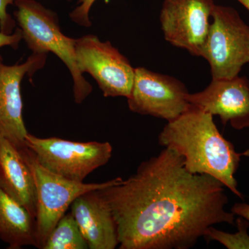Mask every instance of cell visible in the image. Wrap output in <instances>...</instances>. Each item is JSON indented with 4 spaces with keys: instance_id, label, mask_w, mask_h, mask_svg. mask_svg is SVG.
Returning a JSON list of instances; mask_svg holds the SVG:
<instances>
[{
    "instance_id": "1",
    "label": "cell",
    "mask_w": 249,
    "mask_h": 249,
    "mask_svg": "<svg viewBox=\"0 0 249 249\" xmlns=\"http://www.w3.org/2000/svg\"><path fill=\"white\" fill-rule=\"evenodd\" d=\"M224 185L190 173L172 149L142 162L127 179L99 190L117 224L120 249H188L214 224H235Z\"/></svg>"
},
{
    "instance_id": "2",
    "label": "cell",
    "mask_w": 249,
    "mask_h": 249,
    "mask_svg": "<svg viewBox=\"0 0 249 249\" xmlns=\"http://www.w3.org/2000/svg\"><path fill=\"white\" fill-rule=\"evenodd\" d=\"M213 117L191 105L182 114L165 124L159 142L182 156L185 168L190 173L213 177L242 199L234 175L241 157H249V150L236 152L232 143L219 132Z\"/></svg>"
},
{
    "instance_id": "3",
    "label": "cell",
    "mask_w": 249,
    "mask_h": 249,
    "mask_svg": "<svg viewBox=\"0 0 249 249\" xmlns=\"http://www.w3.org/2000/svg\"><path fill=\"white\" fill-rule=\"evenodd\" d=\"M15 5L16 22L22 31V40L33 53L49 52L56 55L70 70L73 81L76 103H81L92 91L77 65L76 39L64 35L58 16L35 0H18Z\"/></svg>"
},
{
    "instance_id": "4",
    "label": "cell",
    "mask_w": 249,
    "mask_h": 249,
    "mask_svg": "<svg viewBox=\"0 0 249 249\" xmlns=\"http://www.w3.org/2000/svg\"><path fill=\"white\" fill-rule=\"evenodd\" d=\"M19 151L30 168L35 183L37 199L36 236L38 249H43L51 232L76 198L87 192L103 189L114 184L121 178L101 183L72 181L41 165L29 147H23Z\"/></svg>"
},
{
    "instance_id": "5",
    "label": "cell",
    "mask_w": 249,
    "mask_h": 249,
    "mask_svg": "<svg viewBox=\"0 0 249 249\" xmlns=\"http://www.w3.org/2000/svg\"><path fill=\"white\" fill-rule=\"evenodd\" d=\"M212 18L201 57L209 62L213 79L235 78L249 63V26L230 6L215 5Z\"/></svg>"
},
{
    "instance_id": "6",
    "label": "cell",
    "mask_w": 249,
    "mask_h": 249,
    "mask_svg": "<svg viewBox=\"0 0 249 249\" xmlns=\"http://www.w3.org/2000/svg\"><path fill=\"white\" fill-rule=\"evenodd\" d=\"M25 143L41 165L52 173L78 182H83L93 170L106 165L112 155V146L109 142L39 138L28 133Z\"/></svg>"
},
{
    "instance_id": "7",
    "label": "cell",
    "mask_w": 249,
    "mask_h": 249,
    "mask_svg": "<svg viewBox=\"0 0 249 249\" xmlns=\"http://www.w3.org/2000/svg\"><path fill=\"white\" fill-rule=\"evenodd\" d=\"M75 50L80 72L94 78L105 97L130 96L135 69L111 42L87 35L76 39Z\"/></svg>"
},
{
    "instance_id": "8",
    "label": "cell",
    "mask_w": 249,
    "mask_h": 249,
    "mask_svg": "<svg viewBox=\"0 0 249 249\" xmlns=\"http://www.w3.org/2000/svg\"><path fill=\"white\" fill-rule=\"evenodd\" d=\"M188 93L184 84L177 78L137 67L127 103L133 112L169 122L191 106L187 100Z\"/></svg>"
},
{
    "instance_id": "9",
    "label": "cell",
    "mask_w": 249,
    "mask_h": 249,
    "mask_svg": "<svg viewBox=\"0 0 249 249\" xmlns=\"http://www.w3.org/2000/svg\"><path fill=\"white\" fill-rule=\"evenodd\" d=\"M215 5L213 0H164L160 20L165 40L201 57Z\"/></svg>"
},
{
    "instance_id": "10",
    "label": "cell",
    "mask_w": 249,
    "mask_h": 249,
    "mask_svg": "<svg viewBox=\"0 0 249 249\" xmlns=\"http://www.w3.org/2000/svg\"><path fill=\"white\" fill-rule=\"evenodd\" d=\"M47 53H33L21 65H5L0 55V136L18 150L26 146L27 132L23 120L21 83L45 66Z\"/></svg>"
},
{
    "instance_id": "11",
    "label": "cell",
    "mask_w": 249,
    "mask_h": 249,
    "mask_svg": "<svg viewBox=\"0 0 249 249\" xmlns=\"http://www.w3.org/2000/svg\"><path fill=\"white\" fill-rule=\"evenodd\" d=\"M188 103L211 115L223 124L230 123L237 130L249 127V80L246 77L213 79L203 91L188 93Z\"/></svg>"
},
{
    "instance_id": "12",
    "label": "cell",
    "mask_w": 249,
    "mask_h": 249,
    "mask_svg": "<svg viewBox=\"0 0 249 249\" xmlns=\"http://www.w3.org/2000/svg\"><path fill=\"white\" fill-rule=\"evenodd\" d=\"M71 211L89 249H114L119 245L114 214L99 190L78 196Z\"/></svg>"
},
{
    "instance_id": "13",
    "label": "cell",
    "mask_w": 249,
    "mask_h": 249,
    "mask_svg": "<svg viewBox=\"0 0 249 249\" xmlns=\"http://www.w3.org/2000/svg\"><path fill=\"white\" fill-rule=\"evenodd\" d=\"M0 186L36 219L37 199L34 177L20 151L0 136Z\"/></svg>"
},
{
    "instance_id": "14",
    "label": "cell",
    "mask_w": 249,
    "mask_h": 249,
    "mask_svg": "<svg viewBox=\"0 0 249 249\" xmlns=\"http://www.w3.org/2000/svg\"><path fill=\"white\" fill-rule=\"evenodd\" d=\"M0 239L10 249L37 247L36 219L0 186Z\"/></svg>"
},
{
    "instance_id": "15",
    "label": "cell",
    "mask_w": 249,
    "mask_h": 249,
    "mask_svg": "<svg viewBox=\"0 0 249 249\" xmlns=\"http://www.w3.org/2000/svg\"><path fill=\"white\" fill-rule=\"evenodd\" d=\"M86 240L71 213H65L51 232L42 249H87Z\"/></svg>"
},
{
    "instance_id": "16",
    "label": "cell",
    "mask_w": 249,
    "mask_h": 249,
    "mask_svg": "<svg viewBox=\"0 0 249 249\" xmlns=\"http://www.w3.org/2000/svg\"><path fill=\"white\" fill-rule=\"evenodd\" d=\"M238 231L236 233H229L209 227L204 236L208 241H217L229 249H249V222L240 217L236 219Z\"/></svg>"
},
{
    "instance_id": "17",
    "label": "cell",
    "mask_w": 249,
    "mask_h": 249,
    "mask_svg": "<svg viewBox=\"0 0 249 249\" xmlns=\"http://www.w3.org/2000/svg\"><path fill=\"white\" fill-rule=\"evenodd\" d=\"M96 0H78V6L70 14V18L73 22L85 27L91 25L89 19V11Z\"/></svg>"
},
{
    "instance_id": "18",
    "label": "cell",
    "mask_w": 249,
    "mask_h": 249,
    "mask_svg": "<svg viewBox=\"0 0 249 249\" xmlns=\"http://www.w3.org/2000/svg\"><path fill=\"white\" fill-rule=\"evenodd\" d=\"M18 0H0V31L6 34H11L16 26V21L6 11L7 6L14 4Z\"/></svg>"
},
{
    "instance_id": "19",
    "label": "cell",
    "mask_w": 249,
    "mask_h": 249,
    "mask_svg": "<svg viewBox=\"0 0 249 249\" xmlns=\"http://www.w3.org/2000/svg\"><path fill=\"white\" fill-rule=\"evenodd\" d=\"M22 40V31L18 28L11 34H6L0 31V48L6 46L12 47L13 49H18L19 42Z\"/></svg>"
},
{
    "instance_id": "20",
    "label": "cell",
    "mask_w": 249,
    "mask_h": 249,
    "mask_svg": "<svg viewBox=\"0 0 249 249\" xmlns=\"http://www.w3.org/2000/svg\"><path fill=\"white\" fill-rule=\"evenodd\" d=\"M231 213L235 215L245 218L249 222V204L246 203H236L232 207Z\"/></svg>"
},
{
    "instance_id": "21",
    "label": "cell",
    "mask_w": 249,
    "mask_h": 249,
    "mask_svg": "<svg viewBox=\"0 0 249 249\" xmlns=\"http://www.w3.org/2000/svg\"><path fill=\"white\" fill-rule=\"evenodd\" d=\"M249 11V0H237Z\"/></svg>"
},
{
    "instance_id": "22",
    "label": "cell",
    "mask_w": 249,
    "mask_h": 249,
    "mask_svg": "<svg viewBox=\"0 0 249 249\" xmlns=\"http://www.w3.org/2000/svg\"><path fill=\"white\" fill-rule=\"evenodd\" d=\"M67 1H73V0H67Z\"/></svg>"
}]
</instances>
